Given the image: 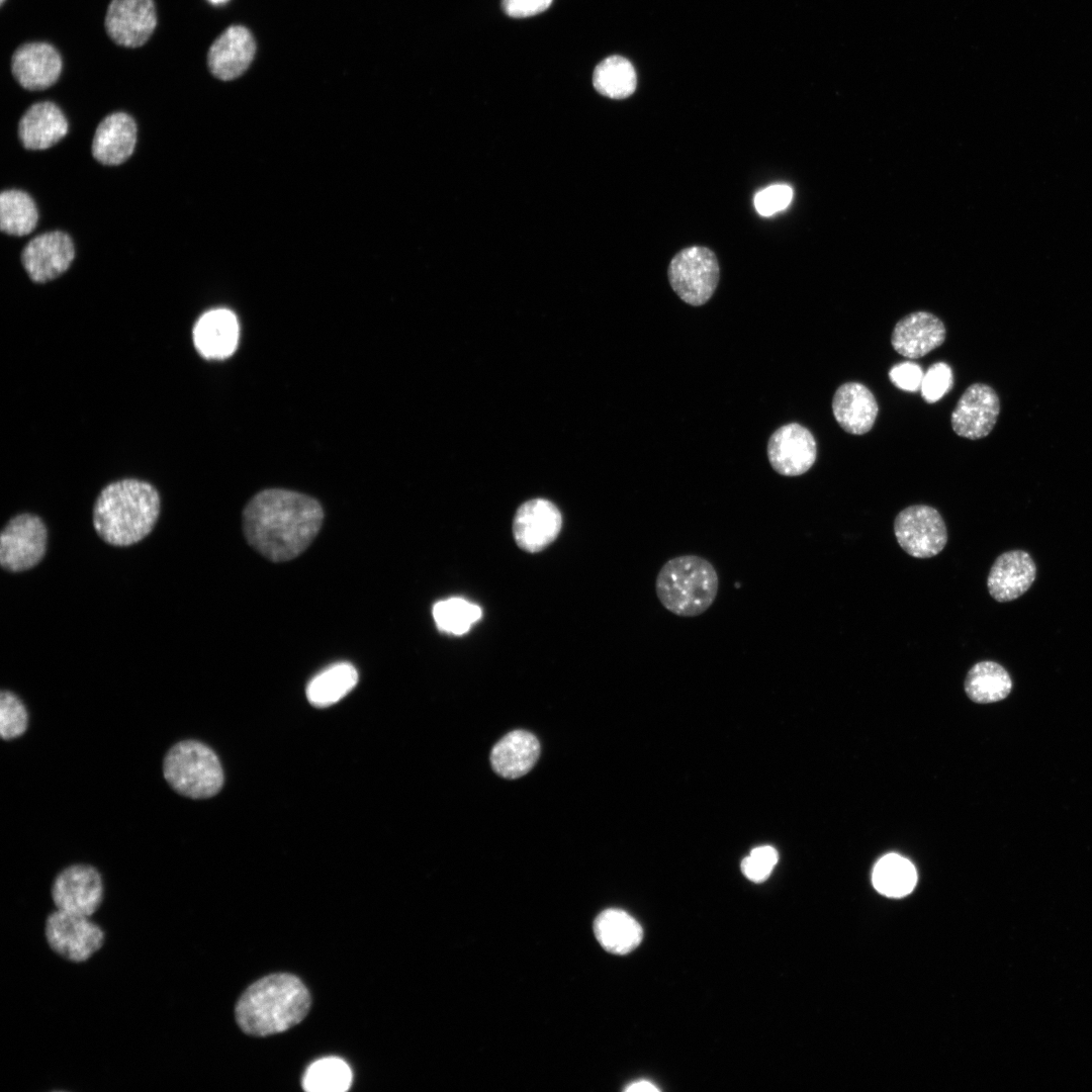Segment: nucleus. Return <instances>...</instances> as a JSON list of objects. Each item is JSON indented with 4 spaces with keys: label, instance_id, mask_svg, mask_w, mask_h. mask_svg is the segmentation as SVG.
I'll return each instance as SVG.
<instances>
[{
    "label": "nucleus",
    "instance_id": "obj_1",
    "mask_svg": "<svg viewBox=\"0 0 1092 1092\" xmlns=\"http://www.w3.org/2000/svg\"><path fill=\"white\" fill-rule=\"evenodd\" d=\"M324 519L314 498L296 491L271 488L257 493L243 512L248 543L274 562L303 552L317 535Z\"/></svg>",
    "mask_w": 1092,
    "mask_h": 1092
},
{
    "label": "nucleus",
    "instance_id": "obj_2",
    "mask_svg": "<svg viewBox=\"0 0 1092 1092\" xmlns=\"http://www.w3.org/2000/svg\"><path fill=\"white\" fill-rule=\"evenodd\" d=\"M161 512V497L154 485L136 478H123L105 485L92 513L93 527L107 544L125 547L146 538Z\"/></svg>",
    "mask_w": 1092,
    "mask_h": 1092
},
{
    "label": "nucleus",
    "instance_id": "obj_3",
    "mask_svg": "<svg viewBox=\"0 0 1092 1092\" xmlns=\"http://www.w3.org/2000/svg\"><path fill=\"white\" fill-rule=\"evenodd\" d=\"M310 995L299 978L288 973L266 976L249 986L235 1007L242 1031L253 1036L283 1032L308 1013Z\"/></svg>",
    "mask_w": 1092,
    "mask_h": 1092
},
{
    "label": "nucleus",
    "instance_id": "obj_4",
    "mask_svg": "<svg viewBox=\"0 0 1092 1092\" xmlns=\"http://www.w3.org/2000/svg\"><path fill=\"white\" fill-rule=\"evenodd\" d=\"M719 588L712 563L698 555L669 559L660 568L655 592L661 605L679 617H697L714 603Z\"/></svg>",
    "mask_w": 1092,
    "mask_h": 1092
},
{
    "label": "nucleus",
    "instance_id": "obj_5",
    "mask_svg": "<svg viewBox=\"0 0 1092 1092\" xmlns=\"http://www.w3.org/2000/svg\"><path fill=\"white\" fill-rule=\"evenodd\" d=\"M163 772L171 788L192 799L216 795L223 785V771L214 751L197 740H183L167 752Z\"/></svg>",
    "mask_w": 1092,
    "mask_h": 1092
},
{
    "label": "nucleus",
    "instance_id": "obj_6",
    "mask_svg": "<svg viewBox=\"0 0 1092 1092\" xmlns=\"http://www.w3.org/2000/svg\"><path fill=\"white\" fill-rule=\"evenodd\" d=\"M720 269L716 255L706 247L679 251L670 261L668 280L674 292L691 305H702L713 295Z\"/></svg>",
    "mask_w": 1092,
    "mask_h": 1092
},
{
    "label": "nucleus",
    "instance_id": "obj_7",
    "mask_svg": "<svg viewBox=\"0 0 1092 1092\" xmlns=\"http://www.w3.org/2000/svg\"><path fill=\"white\" fill-rule=\"evenodd\" d=\"M44 936L53 951L73 963L89 960L105 940L103 929L88 916L60 909L48 915Z\"/></svg>",
    "mask_w": 1092,
    "mask_h": 1092
},
{
    "label": "nucleus",
    "instance_id": "obj_8",
    "mask_svg": "<svg viewBox=\"0 0 1092 1092\" xmlns=\"http://www.w3.org/2000/svg\"><path fill=\"white\" fill-rule=\"evenodd\" d=\"M48 530L38 516L21 513L12 517L0 535V564L9 572L36 566L44 557Z\"/></svg>",
    "mask_w": 1092,
    "mask_h": 1092
},
{
    "label": "nucleus",
    "instance_id": "obj_9",
    "mask_svg": "<svg viewBox=\"0 0 1092 1092\" xmlns=\"http://www.w3.org/2000/svg\"><path fill=\"white\" fill-rule=\"evenodd\" d=\"M894 533L900 547L915 558L933 557L947 542L941 515L926 505H913L902 510L894 521Z\"/></svg>",
    "mask_w": 1092,
    "mask_h": 1092
},
{
    "label": "nucleus",
    "instance_id": "obj_10",
    "mask_svg": "<svg viewBox=\"0 0 1092 1092\" xmlns=\"http://www.w3.org/2000/svg\"><path fill=\"white\" fill-rule=\"evenodd\" d=\"M51 895L57 909L90 917L103 901V881L94 867L73 864L57 875Z\"/></svg>",
    "mask_w": 1092,
    "mask_h": 1092
},
{
    "label": "nucleus",
    "instance_id": "obj_11",
    "mask_svg": "<svg viewBox=\"0 0 1092 1092\" xmlns=\"http://www.w3.org/2000/svg\"><path fill=\"white\" fill-rule=\"evenodd\" d=\"M1000 413V399L986 383L971 384L962 394L951 413L950 424L960 437L978 440L987 437L995 427Z\"/></svg>",
    "mask_w": 1092,
    "mask_h": 1092
},
{
    "label": "nucleus",
    "instance_id": "obj_12",
    "mask_svg": "<svg viewBox=\"0 0 1092 1092\" xmlns=\"http://www.w3.org/2000/svg\"><path fill=\"white\" fill-rule=\"evenodd\" d=\"M767 456L771 467L785 476H798L815 463L817 444L804 426L791 423L779 428L769 438Z\"/></svg>",
    "mask_w": 1092,
    "mask_h": 1092
},
{
    "label": "nucleus",
    "instance_id": "obj_13",
    "mask_svg": "<svg viewBox=\"0 0 1092 1092\" xmlns=\"http://www.w3.org/2000/svg\"><path fill=\"white\" fill-rule=\"evenodd\" d=\"M105 29L117 44L138 48L148 41L157 24L153 0H112L105 15Z\"/></svg>",
    "mask_w": 1092,
    "mask_h": 1092
},
{
    "label": "nucleus",
    "instance_id": "obj_14",
    "mask_svg": "<svg viewBox=\"0 0 1092 1092\" xmlns=\"http://www.w3.org/2000/svg\"><path fill=\"white\" fill-rule=\"evenodd\" d=\"M71 238L62 232H50L33 238L23 249V267L35 282L53 280L63 274L74 259Z\"/></svg>",
    "mask_w": 1092,
    "mask_h": 1092
},
{
    "label": "nucleus",
    "instance_id": "obj_15",
    "mask_svg": "<svg viewBox=\"0 0 1092 1092\" xmlns=\"http://www.w3.org/2000/svg\"><path fill=\"white\" fill-rule=\"evenodd\" d=\"M561 525L559 510L549 500L535 498L518 509L513 533L519 547L534 553L543 550L556 539Z\"/></svg>",
    "mask_w": 1092,
    "mask_h": 1092
},
{
    "label": "nucleus",
    "instance_id": "obj_16",
    "mask_svg": "<svg viewBox=\"0 0 1092 1092\" xmlns=\"http://www.w3.org/2000/svg\"><path fill=\"white\" fill-rule=\"evenodd\" d=\"M946 337L943 322L928 311H914L894 327L891 344L902 356L916 359L941 346Z\"/></svg>",
    "mask_w": 1092,
    "mask_h": 1092
},
{
    "label": "nucleus",
    "instance_id": "obj_17",
    "mask_svg": "<svg viewBox=\"0 0 1092 1092\" xmlns=\"http://www.w3.org/2000/svg\"><path fill=\"white\" fill-rule=\"evenodd\" d=\"M1036 576V566L1024 550H1010L999 555L987 578L990 596L997 602L1014 601L1025 594Z\"/></svg>",
    "mask_w": 1092,
    "mask_h": 1092
},
{
    "label": "nucleus",
    "instance_id": "obj_18",
    "mask_svg": "<svg viewBox=\"0 0 1092 1092\" xmlns=\"http://www.w3.org/2000/svg\"><path fill=\"white\" fill-rule=\"evenodd\" d=\"M16 81L28 90H43L54 85L62 71L58 51L47 42H27L16 49L11 59Z\"/></svg>",
    "mask_w": 1092,
    "mask_h": 1092
},
{
    "label": "nucleus",
    "instance_id": "obj_19",
    "mask_svg": "<svg viewBox=\"0 0 1092 1092\" xmlns=\"http://www.w3.org/2000/svg\"><path fill=\"white\" fill-rule=\"evenodd\" d=\"M255 52L256 43L251 32L244 26L233 25L210 46L207 65L216 78L233 80L248 69Z\"/></svg>",
    "mask_w": 1092,
    "mask_h": 1092
},
{
    "label": "nucleus",
    "instance_id": "obj_20",
    "mask_svg": "<svg viewBox=\"0 0 1092 1092\" xmlns=\"http://www.w3.org/2000/svg\"><path fill=\"white\" fill-rule=\"evenodd\" d=\"M832 412L838 425L851 435H863L871 431L878 416L879 406L873 392L859 382H845L835 391Z\"/></svg>",
    "mask_w": 1092,
    "mask_h": 1092
},
{
    "label": "nucleus",
    "instance_id": "obj_21",
    "mask_svg": "<svg viewBox=\"0 0 1092 1092\" xmlns=\"http://www.w3.org/2000/svg\"><path fill=\"white\" fill-rule=\"evenodd\" d=\"M239 341V324L229 309L216 308L203 313L193 329V343L198 353L206 359H224L231 356Z\"/></svg>",
    "mask_w": 1092,
    "mask_h": 1092
},
{
    "label": "nucleus",
    "instance_id": "obj_22",
    "mask_svg": "<svg viewBox=\"0 0 1092 1092\" xmlns=\"http://www.w3.org/2000/svg\"><path fill=\"white\" fill-rule=\"evenodd\" d=\"M135 142L136 125L132 117L124 112L111 113L96 128L92 154L104 165H119L130 157Z\"/></svg>",
    "mask_w": 1092,
    "mask_h": 1092
},
{
    "label": "nucleus",
    "instance_id": "obj_23",
    "mask_svg": "<svg viewBox=\"0 0 1092 1092\" xmlns=\"http://www.w3.org/2000/svg\"><path fill=\"white\" fill-rule=\"evenodd\" d=\"M540 750L539 740L534 734L526 730H514L492 747L491 766L503 778L517 779L534 766Z\"/></svg>",
    "mask_w": 1092,
    "mask_h": 1092
},
{
    "label": "nucleus",
    "instance_id": "obj_24",
    "mask_svg": "<svg viewBox=\"0 0 1092 1092\" xmlns=\"http://www.w3.org/2000/svg\"><path fill=\"white\" fill-rule=\"evenodd\" d=\"M67 131L68 122L64 113L50 101L31 105L18 125L19 139L29 150L48 149L62 140Z\"/></svg>",
    "mask_w": 1092,
    "mask_h": 1092
},
{
    "label": "nucleus",
    "instance_id": "obj_25",
    "mask_svg": "<svg viewBox=\"0 0 1092 1092\" xmlns=\"http://www.w3.org/2000/svg\"><path fill=\"white\" fill-rule=\"evenodd\" d=\"M594 932L600 944L607 951L616 954L632 951L643 938L640 923L624 910L617 908L606 909L597 916Z\"/></svg>",
    "mask_w": 1092,
    "mask_h": 1092
},
{
    "label": "nucleus",
    "instance_id": "obj_26",
    "mask_svg": "<svg viewBox=\"0 0 1092 1092\" xmlns=\"http://www.w3.org/2000/svg\"><path fill=\"white\" fill-rule=\"evenodd\" d=\"M964 687L967 696L973 702L990 704L999 702L1010 694L1012 679L1001 664L985 660L971 667Z\"/></svg>",
    "mask_w": 1092,
    "mask_h": 1092
},
{
    "label": "nucleus",
    "instance_id": "obj_27",
    "mask_svg": "<svg viewBox=\"0 0 1092 1092\" xmlns=\"http://www.w3.org/2000/svg\"><path fill=\"white\" fill-rule=\"evenodd\" d=\"M357 682V669L349 662H338L310 679L306 687V697L311 705L325 708L343 699Z\"/></svg>",
    "mask_w": 1092,
    "mask_h": 1092
},
{
    "label": "nucleus",
    "instance_id": "obj_28",
    "mask_svg": "<svg viewBox=\"0 0 1092 1092\" xmlns=\"http://www.w3.org/2000/svg\"><path fill=\"white\" fill-rule=\"evenodd\" d=\"M916 882L914 866L896 853L882 857L873 871V885L878 892L888 897L900 898L908 895Z\"/></svg>",
    "mask_w": 1092,
    "mask_h": 1092
},
{
    "label": "nucleus",
    "instance_id": "obj_29",
    "mask_svg": "<svg viewBox=\"0 0 1092 1092\" xmlns=\"http://www.w3.org/2000/svg\"><path fill=\"white\" fill-rule=\"evenodd\" d=\"M593 84L600 94L613 99H623L633 94L636 89V72L627 59L612 56L596 67Z\"/></svg>",
    "mask_w": 1092,
    "mask_h": 1092
},
{
    "label": "nucleus",
    "instance_id": "obj_30",
    "mask_svg": "<svg viewBox=\"0 0 1092 1092\" xmlns=\"http://www.w3.org/2000/svg\"><path fill=\"white\" fill-rule=\"evenodd\" d=\"M38 219L37 209L32 198L20 190H6L0 195V228L13 236H25L31 233Z\"/></svg>",
    "mask_w": 1092,
    "mask_h": 1092
},
{
    "label": "nucleus",
    "instance_id": "obj_31",
    "mask_svg": "<svg viewBox=\"0 0 1092 1092\" xmlns=\"http://www.w3.org/2000/svg\"><path fill=\"white\" fill-rule=\"evenodd\" d=\"M352 1084V1071L337 1057L323 1058L308 1066L302 1077V1087L308 1092H344Z\"/></svg>",
    "mask_w": 1092,
    "mask_h": 1092
},
{
    "label": "nucleus",
    "instance_id": "obj_32",
    "mask_svg": "<svg viewBox=\"0 0 1092 1092\" xmlns=\"http://www.w3.org/2000/svg\"><path fill=\"white\" fill-rule=\"evenodd\" d=\"M433 617L441 631L461 635L480 619L481 610L464 599L451 598L435 604Z\"/></svg>",
    "mask_w": 1092,
    "mask_h": 1092
},
{
    "label": "nucleus",
    "instance_id": "obj_33",
    "mask_svg": "<svg viewBox=\"0 0 1092 1092\" xmlns=\"http://www.w3.org/2000/svg\"><path fill=\"white\" fill-rule=\"evenodd\" d=\"M27 712L21 700L12 692L3 690L0 694V733L4 740H11L24 733L27 727Z\"/></svg>",
    "mask_w": 1092,
    "mask_h": 1092
},
{
    "label": "nucleus",
    "instance_id": "obj_34",
    "mask_svg": "<svg viewBox=\"0 0 1092 1092\" xmlns=\"http://www.w3.org/2000/svg\"><path fill=\"white\" fill-rule=\"evenodd\" d=\"M952 385L951 368L944 362H936L924 373L920 390L923 399L928 403H933L942 398Z\"/></svg>",
    "mask_w": 1092,
    "mask_h": 1092
},
{
    "label": "nucleus",
    "instance_id": "obj_35",
    "mask_svg": "<svg viewBox=\"0 0 1092 1092\" xmlns=\"http://www.w3.org/2000/svg\"><path fill=\"white\" fill-rule=\"evenodd\" d=\"M778 852L769 845L753 848L750 854L743 858L741 870L743 875L753 882H762L768 878L774 867L778 862Z\"/></svg>",
    "mask_w": 1092,
    "mask_h": 1092
},
{
    "label": "nucleus",
    "instance_id": "obj_36",
    "mask_svg": "<svg viewBox=\"0 0 1092 1092\" xmlns=\"http://www.w3.org/2000/svg\"><path fill=\"white\" fill-rule=\"evenodd\" d=\"M793 198V189L786 184L770 185L754 196V207L762 216H770L785 209Z\"/></svg>",
    "mask_w": 1092,
    "mask_h": 1092
},
{
    "label": "nucleus",
    "instance_id": "obj_37",
    "mask_svg": "<svg viewBox=\"0 0 1092 1092\" xmlns=\"http://www.w3.org/2000/svg\"><path fill=\"white\" fill-rule=\"evenodd\" d=\"M923 375L922 368L914 362L896 364L889 371L892 383L898 388L910 392L920 389Z\"/></svg>",
    "mask_w": 1092,
    "mask_h": 1092
},
{
    "label": "nucleus",
    "instance_id": "obj_38",
    "mask_svg": "<svg viewBox=\"0 0 1092 1092\" xmlns=\"http://www.w3.org/2000/svg\"><path fill=\"white\" fill-rule=\"evenodd\" d=\"M552 0H502L504 11L512 17H528L546 10Z\"/></svg>",
    "mask_w": 1092,
    "mask_h": 1092
},
{
    "label": "nucleus",
    "instance_id": "obj_39",
    "mask_svg": "<svg viewBox=\"0 0 1092 1092\" xmlns=\"http://www.w3.org/2000/svg\"><path fill=\"white\" fill-rule=\"evenodd\" d=\"M625 1091H628V1092H657V1091H659V1088H657L653 1083H651L649 1081L640 1080V1081L633 1082V1083L629 1084L625 1088Z\"/></svg>",
    "mask_w": 1092,
    "mask_h": 1092
},
{
    "label": "nucleus",
    "instance_id": "obj_40",
    "mask_svg": "<svg viewBox=\"0 0 1092 1092\" xmlns=\"http://www.w3.org/2000/svg\"><path fill=\"white\" fill-rule=\"evenodd\" d=\"M209 1H210L211 3H213V4H221V3H224V2H226L228 0H209Z\"/></svg>",
    "mask_w": 1092,
    "mask_h": 1092
},
{
    "label": "nucleus",
    "instance_id": "obj_41",
    "mask_svg": "<svg viewBox=\"0 0 1092 1092\" xmlns=\"http://www.w3.org/2000/svg\"><path fill=\"white\" fill-rule=\"evenodd\" d=\"M4 2H5V0H0V3H1V5H2V4L4 3Z\"/></svg>",
    "mask_w": 1092,
    "mask_h": 1092
}]
</instances>
